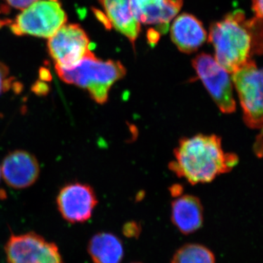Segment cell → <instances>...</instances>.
Instances as JSON below:
<instances>
[{"label": "cell", "mask_w": 263, "mask_h": 263, "mask_svg": "<svg viewBox=\"0 0 263 263\" xmlns=\"http://www.w3.org/2000/svg\"><path fill=\"white\" fill-rule=\"evenodd\" d=\"M48 49L55 67L70 69L77 65L89 53V39L80 26L64 24L48 38Z\"/></svg>", "instance_id": "ba28073f"}, {"label": "cell", "mask_w": 263, "mask_h": 263, "mask_svg": "<svg viewBox=\"0 0 263 263\" xmlns=\"http://www.w3.org/2000/svg\"><path fill=\"white\" fill-rule=\"evenodd\" d=\"M13 79V78L10 76L8 66L0 62V95L8 91L12 87Z\"/></svg>", "instance_id": "e0dca14e"}, {"label": "cell", "mask_w": 263, "mask_h": 263, "mask_svg": "<svg viewBox=\"0 0 263 263\" xmlns=\"http://www.w3.org/2000/svg\"><path fill=\"white\" fill-rule=\"evenodd\" d=\"M32 91L35 93L36 95H46L49 91V87L47 86V84H45L43 82H38L34 84L32 86Z\"/></svg>", "instance_id": "ffe728a7"}, {"label": "cell", "mask_w": 263, "mask_h": 263, "mask_svg": "<svg viewBox=\"0 0 263 263\" xmlns=\"http://www.w3.org/2000/svg\"><path fill=\"white\" fill-rule=\"evenodd\" d=\"M171 38L183 53L197 51L206 41L207 33L202 24L193 15L183 13L174 21Z\"/></svg>", "instance_id": "4fadbf2b"}, {"label": "cell", "mask_w": 263, "mask_h": 263, "mask_svg": "<svg viewBox=\"0 0 263 263\" xmlns=\"http://www.w3.org/2000/svg\"><path fill=\"white\" fill-rule=\"evenodd\" d=\"M6 6L15 9L24 10L38 0H3Z\"/></svg>", "instance_id": "ac0fdd59"}, {"label": "cell", "mask_w": 263, "mask_h": 263, "mask_svg": "<svg viewBox=\"0 0 263 263\" xmlns=\"http://www.w3.org/2000/svg\"><path fill=\"white\" fill-rule=\"evenodd\" d=\"M55 69L64 82L86 90L91 98L100 105L107 103L112 86L127 72L120 62L103 61L91 51L72 68Z\"/></svg>", "instance_id": "3957f363"}, {"label": "cell", "mask_w": 263, "mask_h": 263, "mask_svg": "<svg viewBox=\"0 0 263 263\" xmlns=\"http://www.w3.org/2000/svg\"><path fill=\"white\" fill-rule=\"evenodd\" d=\"M88 253L94 263H121L124 258V247L117 235L99 233L90 239Z\"/></svg>", "instance_id": "9a60e30c"}, {"label": "cell", "mask_w": 263, "mask_h": 263, "mask_svg": "<svg viewBox=\"0 0 263 263\" xmlns=\"http://www.w3.org/2000/svg\"><path fill=\"white\" fill-rule=\"evenodd\" d=\"M262 1L263 0H252V10H253L256 18H262Z\"/></svg>", "instance_id": "44dd1931"}, {"label": "cell", "mask_w": 263, "mask_h": 263, "mask_svg": "<svg viewBox=\"0 0 263 263\" xmlns=\"http://www.w3.org/2000/svg\"><path fill=\"white\" fill-rule=\"evenodd\" d=\"M104 13L97 12V16L106 27H113L125 35L135 45L141 26L133 16L130 0H99Z\"/></svg>", "instance_id": "7c38bea8"}, {"label": "cell", "mask_w": 263, "mask_h": 263, "mask_svg": "<svg viewBox=\"0 0 263 263\" xmlns=\"http://www.w3.org/2000/svg\"><path fill=\"white\" fill-rule=\"evenodd\" d=\"M133 263H140V262H133Z\"/></svg>", "instance_id": "603a6c76"}, {"label": "cell", "mask_w": 263, "mask_h": 263, "mask_svg": "<svg viewBox=\"0 0 263 263\" xmlns=\"http://www.w3.org/2000/svg\"><path fill=\"white\" fill-rule=\"evenodd\" d=\"M98 202L93 188L80 182L67 183L60 190L57 197L59 212L71 224L89 220Z\"/></svg>", "instance_id": "9c48e42d"}, {"label": "cell", "mask_w": 263, "mask_h": 263, "mask_svg": "<svg viewBox=\"0 0 263 263\" xmlns=\"http://www.w3.org/2000/svg\"><path fill=\"white\" fill-rule=\"evenodd\" d=\"M193 65L219 110L227 114L235 112L236 103L229 72L207 53L197 55L194 59Z\"/></svg>", "instance_id": "8992f818"}, {"label": "cell", "mask_w": 263, "mask_h": 263, "mask_svg": "<svg viewBox=\"0 0 263 263\" xmlns=\"http://www.w3.org/2000/svg\"><path fill=\"white\" fill-rule=\"evenodd\" d=\"M183 0H130L133 16L140 24H157L161 33L167 32L169 23L178 14Z\"/></svg>", "instance_id": "8fae6325"}, {"label": "cell", "mask_w": 263, "mask_h": 263, "mask_svg": "<svg viewBox=\"0 0 263 263\" xmlns=\"http://www.w3.org/2000/svg\"><path fill=\"white\" fill-rule=\"evenodd\" d=\"M171 263H215V256L204 246L190 243L176 251Z\"/></svg>", "instance_id": "2e32d148"}, {"label": "cell", "mask_w": 263, "mask_h": 263, "mask_svg": "<svg viewBox=\"0 0 263 263\" xmlns=\"http://www.w3.org/2000/svg\"><path fill=\"white\" fill-rule=\"evenodd\" d=\"M169 164L176 176L192 184L212 182L219 175L229 173L238 164V156L224 152L216 135L198 134L183 138Z\"/></svg>", "instance_id": "6da1fadb"}, {"label": "cell", "mask_w": 263, "mask_h": 263, "mask_svg": "<svg viewBox=\"0 0 263 263\" xmlns=\"http://www.w3.org/2000/svg\"><path fill=\"white\" fill-rule=\"evenodd\" d=\"M1 174L5 183L10 187L17 190L29 187L39 178V162L28 152L13 151L8 154L3 160Z\"/></svg>", "instance_id": "30bf717a"}, {"label": "cell", "mask_w": 263, "mask_h": 263, "mask_svg": "<svg viewBox=\"0 0 263 263\" xmlns=\"http://www.w3.org/2000/svg\"><path fill=\"white\" fill-rule=\"evenodd\" d=\"M246 124L252 129L262 127V71L248 60L233 73Z\"/></svg>", "instance_id": "5b68a950"}, {"label": "cell", "mask_w": 263, "mask_h": 263, "mask_svg": "<svg viewBox=\"0 0 263 263\" xmlns=\"http://www.w3.org/2000/svg\"><path fill=\"white\" fill-rule=\"evenodd\" d=\"M209 39L215 49L216 61L228 72L233 73L248 61L252 38L243 12L235 10L212 24Z\"/></svg>", "instance_id": "7a4b0ae2"}, {"label": "cell", "mask_w": 263, "mask_h": 263, "mask_svg": "<svg viewBox=\"0 0 263 263\" xmlns=\"http://www.w3.org/2000/svg\"><path fill=\"white\" fill-rule=\"evenodd\" d=\"M123 233L127 237H136L141 233V228L136 222H128L123 228Z\"/></svg>", "instance_id": "d6986e66"}, {"label": "cell", "mask_w": 263, "mask_h": 263, "mask_svg": "<svg viewBox=\"0 0 263 263\" xmlns=\"http://www.w3.org/2000/svg\"><path fill=\"white\" fill-rule=\"evenodd\" d=\"M2 174H1V167H0V178H1Z\"/></svg>", "instance_id": "7402d4cb"}, {"label": "cell", "mask_w": 263, "mask_h": 263, "mask_svg": "<svg viewBox=\"0 0 263 263\" xmlns=\"http://www.w3.org/2000/svg\"><path fill=\"white\" fill-rule=\"evenodd\" d=\"M5 252L8 263H64L56 243L32 232L10 235Z\"/></svg>", "instance_id": "52a82bcc"}, {"label": "cell", "mask_w": 263, "mask_h": 263, "mask_svg": "<svg viewBox=\"0 0 263 263\" xmlns=\"http://www.w3.org/2000/svg\"><path fill=\"white\" fill-rule=\"evenodd\" d=\"M171 220L184 235L200 229L203 224V208L200 199L190 195L179 196L172 202Z\"/></svg>", "instance_id": "5bb4252c"}, {"label": "cell", "mask_w": 263, "mask_h": 263, "mask_svg": "<svg viewBox=\"0 0 263 263\" xmlns=\"http://www.w3.org/2000/svg\"><path fill=\"white\" fill-rule=\"evenodd\" d=\"M67 22L59 0H38L23 10L10 24L15 35L49 38Z\"/></svg>", "instance_id": "277c9868"}]
</instances>
